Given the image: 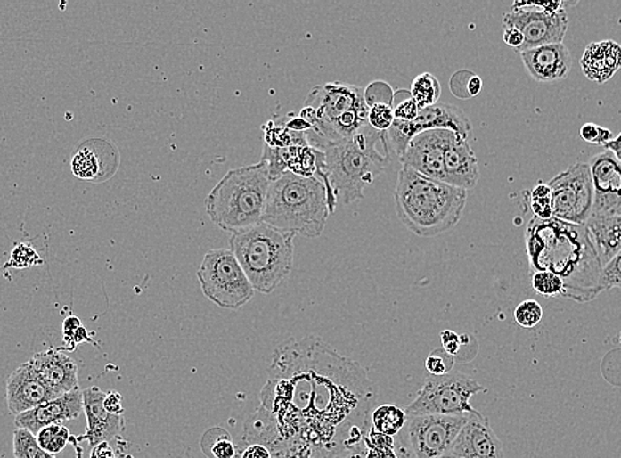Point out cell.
<instances>
[{
    "label": "cell",
    "instance_id": "6da1fadb",
    "mask_svg": "<svg viewBox=\"0 0 621 458\" xmlns=\"http://www.w3.org/2000/svg\"><path fill=\"white\" fill-rule=\"evenodd\" d=\"M373 383L357 362L317 337L274 353L262 410L278 432L273 458H331L363 446L371 429Z\"/></svg>",
    "mask_w": 621,
    "mask_h": 458
},
{
    "label": "cell",
    "instance_id": "7a4b0ae2",
    "mask_svg": "<svg viewBox=\"0 0 621 458\" xmlns=\"http://www.w3.org/2000/svg\"><path fill=\"white\" fill-rule=\"evenodd\" d=\"M530 274L549 271L565 282L563 298L579 303L601 295L603 263L584 225L533 217L525 230Z\"/></svg>",
    "mask_w": 621,
    "mask_h": 458
},
{
    "label": "cell",
    "instance_id": "3957f363",
    "mask_svg": "<svg viewBox=\"0 0 621 458\" xmlns=\"http://www.w3.org/2000/svg\"><path fill=\"white\" fill-rule=\"evenodd\" d=\"M466 189L418 174L402 166L394 201L402 224L420 237H437L455 227L467 204Z\"/></svg>",
    "mask_w": 621,
    "mask_h": 458
},
{
    "label": "cell",
    "instance_id": "277c9868",
    "mask_svg": "<svg viewBox=\"0 0 621 458\" xmlns=\"http://www.w3.org/2000/svg\"><path fill=\"white\" fill-rule=\"evenodd\" d=\"M330 214L327 189L319 178L287 172L270 184L262 222L289 234L317 238Z\"/></svg>",
    "mask_w": 621,
    "mask_h": 458
},
{
    "label": "cell",
    "instance_id": "5b68a950",
    "mask_svg": "<svg viewBox=\"0 0 621 458\" xmlns=\"http://www.w3.org/2000/svg\"><path fill=\"white\" fill-rule=\"evenodd\" d=\"M388 144L385 133L366 128L350 139L327 143L317 151L324 155L328 180L336 199L348 205L364 199V189L388 168V151H380L379 144Z\"/></svg>",
    "mask_w": 621,
    "mask_h": 458
},
{
    "label": "cell",
    "instance_id": "8992f818",
    "mask_svg": "<svg viewBox=\"0 0 621 458\" xmlns=\"http://www.w3.org/2000/svg\"><path fill=\"white\" fill-rule=\"evenodd\" d=\"M368 114L363 87L346 82L315 86L300 111V117L311 125L306 139L315 150L327 143L353 138L372 127Z\"/></svg>",
    "mask_w": 621,
    "mask_h": 458
},
{
    "label": "cell",
    "instance_id": "52a82bcc",
    "mask_svg": "<svg viewBox=\"0 0 621 458\" xmlns=\"http://www.w3.org/2000/svg\"><path fill=\"white\" fill-rule=\"evenodd\" d=\"M272 181L269 166L264 160L231 169L208 194V216L232 234L261 224Z\"/></svg>",
    "mask_w": 621,
    "mask_h": 458
},
{
    "label": "cell",
    "instance_id": "ba28073f",
    "mask_svg": "<svg viewBox=\"0 0 621 458\" xmlns=\"http://www.w3.org/2000/svg\"><path fill=\"white\" fill-rule=\"evenodd\" d=\"M294 234L261 222L232 234V252L256 292L269 295L294 267Z\"/></svg>",
    "mask_w": 621,
    "mask_h": 458
},
{
    "label": "cell",
    "instance_id": "9c48e42d",
    "mask_svg": "<svg viewBox=\"0 0 621 458\" xmlns=\"http://www.w3.org/2000/svg\"><path fill=\"white\" fill-rule=\"evenodd\" d=\"M197 279L202 293L220 308H241L256 293L231 249L208 251L197 271Z\"/></svg>",
    "mask_w": 621,
    "mask_h": 458
},
{
    "label": "cell",
    "instance_id": "30bf717a",
    "mask_svg": "<svg viewBox=\"0 0 621 458\" xmlns=\"http://www.w3.org/2000/svg\"><path fill=\"white\" fill-rule=\"evenodd\" d=\"M475 415V413H473ZM470 415L407 416L396 436L399 458H439L447 454Z\"/></svg>",
    "mask_w": 621,
    "mask_h": 458
},
{
    "label": "cell",
    "instance_id": "8fae6325",
    "mask_svg": "<svg viewBox=\"0 0 621 458\" xmlns=\"http://www.w3.org/2000/svg\"><path fill=\"white\" fill-rule=\"evenodd\" d=\"M486 388L462 372H453L443 377L426 378L414 402L406 408L407 416L473 415L478 411L470 405V397Z\"/></svg>",
    "mask_w": 621,
    "mask_h": 458
},
{
    "label": "cell",
    "instance_id": "7c38bea8",
    "mask_svg": "<svg viewBox=\"0 0 621 458\" xmlns=\"http://www.w3.org/2000/svg\"><path fill=\"white\" fill-rule=\"evenodd\" d=\"M554 201V218L585 225L592 216L593 188L588 163L573 164L547 184Z\"/></svg>",
    "mask_w": 621,
    "mask_h": 458
},
{
    "label": "cell",
    "instance_id": "4fadbf2b",
    "mask_svg": "<svg viewBox=\"0 0 621 458\" xmlns=\"http://www.w3.org/2000/svg\"><path fill=\"white\" fill-rule=\"evenodd\" d=\"M437 128L453 131L468 139L472 125L466 112L458 106L437 102L428 109L421 110L417 119L413 122L394 120L393 126L385 133L388 147L390 145L398 159H401L414 136L423 131L437 130Z\"/></svg>",
    "mask_w": 621,
    "mask_h": 458
},
{
    "label": "cell",
    "instance_id": "5bb4252c",
    "mask_svg": "<svg viewBox=\"0 0 621 458\" xmlns=\"http://www.w3.org/2000/svg\"><path fill=\"white\" fill-rule=\"evenodd\" d=\"M503 24L504 29L511 27L519 29L524 36V44L517 51L522 53L537 46L562 43L568 29V16L566 11L557 13L546 12L525 7L521 3L516 2L511 10L505 13Z\"/></svg>",
    "mask_w": 621,
    "mask_h": 458
},
{
    "label": "cell",
    "instance_id": "9a60e30c",
    "mask_svg": "<svg viewBox=\"0 0 621 458\" xmlns=\"http://www.w3.org/2000/svg\"><path fill=\"white\" fill-rule=\"evenodd\" d=\"M593 210L591 217L621 216V161L609 151L591 158Z\"/></svg>",
    "mask_w": 621,
    "mask_h": 458
},
{
    "label": "cell",
    "instance_id": "2e32d148",
    "mask_svg": "<svg viewBox=\"0 0 621 458\" xmlns=\"http://www.w3.org/2000/svg\"><path fill=\"white\" fill-rule=\"evenodd\" d=\"M453 131H423L412 139L401 160L402 166L423 176L445 183V153Z\"/></svg>",
    "mask_w": 621,
    "mask_h": 458
},
{
    "label": "cell",
    "instance_id": "e0dca14e",
    "mask_svg": "<svg viewBox=\"0 0 621 458\" xmlns=\"http://www.w3.org/2000/svg\"><path fill=\"white\" fill-rule=\"evenodd\" d=\"M447 454L461 458H504V446L480 413L468 416Z\"/></svg>",
    "mask_w": 621,
    "mask_h": 458
},
{
    "label": "cell",
    "instance_id": "ac0fdd59",
    "mask_svg": "<svg viewBox=\"0 0 621 458\" xmlns=\"http://www.w3.org/2000/svg\"><path fill=\"white\" fill-rule=\"evenodd\" d=\"M82 413L84 394L78 388L15 416V425L16 428L29 430L37 436L43 428L76 421Z\"/></svg>",
    "mask_w": 621,
    "mask_h": 458
},
{
    "label": "cell",
    "instance_id": "d6986e66",
    "mask_svg": "<svg viewBox=\"0 0 621 458\" xmlns=\"http://www.w3.org/2000/svg\"><path fill=\"white\" fill-rule=\"evenodd\" d=\"M5 397L8 411L18 416L59 397L41 380L31 364L26 362L8 377Z\"/></svg>",
    "mask_w": 621,
    "mask_h": 458
},
{
    "label": "cell",
    "instance_id": "ffe728a7",
    "mask_svg": "<svg viewBox=\"0 0 621 458\" xmlns=\"http://www.w3.org/2000/svg\"><path fill=\"white\" fill-rule=\"evenodd\" d=\"M72 172L86 181H105L116 174L119 153L113 143L105 139H89L73 153Z\"/></svg>",
    "mask_w": 621,
    "mask_h": 458
},
{
    "label": "cell",
    "instance_id": "44dd1931",
    "mask_svg": "<svg viewBox=\"0 0 621 458\" xmlns=\"http://www.w3.org/2000/svg\"><path fill=\"white\" fill-rule=\"evenodd\" d=\"M29 362L57 397L78 388V364L62 350L49 348L45 352L35 354Z\"/></svg>",
    "mask_w": 621,
    "mask_h": 458
},
{
    "label": "cell",
    "instance_id": "7402d4cb",
    "mask_svg": "<svg viewBox=\"0 0 621 458\" xmlns=\"http://www.w3.org/2000/svg\"><path fill=\"white\" fill-rule=\"evenodd\" d=\"M84 394V413L86 415L87 429L85 435L79 436L78 440L89 441L90 446H95L103 441H110L117 438L123 428L125 419L123 416L111 415L103 408L105 391L98 388L82 389Z\"/></svg>",
    "mask_w": 621,
    "mask_h": 458
},
{
    "label": "cell",
    "instance_id": "603a6c76",
    "mask_svg": "<svg viewBox=\"0 0 621 458\" xmlns=\"http://www.w3.org/2000/svg\"><path fill=\"white\" fill-rule=\"evenodd\" d=\"M519 54L532 78L538 82L568 78L573 68L570 51L563 43L537 46Z\"/></svg>",
    "mask_w": 621,
    "mask_h": 458
},
{
    "label": "cell",
    "instance_id": "cb8c5ba5",
    "mask_svg": "<svg viewBox=\"0 0 621 458\" xmlns=\"http://www.w3.org/2000/svg\"><path fill=\"white\" fill-rule=\"evenodd\" d=\"M480 178L478 161L468 139L453 133L445 153V183L456 188L470 189Z\"/></svg>",
    "mask_w": 621,
    "mask_h": 458
},
{
    "label": "cell",
    "instance_id": "d4e9b609",
    "mask_svg": "<svg viewBox=\"0 0 621 458\" xmlns=\"http://www.w3.org/2000/svg\"><path fill=\"white\" fill-rule=\"evenodd\" d=\"M583 74L591 81L606 84L621 70V45L614 40L588 44L581 59Z\"/></svg>",
    "mask_w": 621,
    "mask_h": 458
},
{
    "label": "cell",
    "instance_id": "484cf974",
    "mask_svg": "<svg viewBox=\"0 0 621 458\" xmlns=\"http://www.w3.org/2000/svg\"><path fill=\"white\" fill-rule=\"evenodd\" d=\"M584 226L590 232L603 266L621 252V216L591 217Z\"/></svg>",
    "mask_w": 621,
    "mask_h": 458
},
{
    "label": "cell",
    "instance_id": "4316f807",
    "mask_svg": "<svg viewBox=\"0 0 621 458\" xmlns=\"http://www.w3.org/2000/svg\"><path fill=\"white\" fill-rule=\"evenodd\" d=\"M406 421V413L396 405H380L371 413L372 429L393 438L404 429Z\"/></svg>",
    "mask_w": 621,
    "mask_h": 458
},
{
    "label": "cell",
    "instance_id": "83f0119b",
    "mask_svg": "<svg viewBox=\"0 0 621 458\" xmlns=\"http://www.w3.org/2000/svg\"><path fill=\"white\" fill-rule=\"evenodd\" d=\"M201 449L209 458H237L238 454L233 438L223 428L207 430L201 438Z\"/></svg>",
    "mask_w": 621,
    "mask_h": 458
},
{
    "label": "cell",
    "instance_id": "f1b7e54d",
    "mask_svg": "<svg viewBox=\"0 0 621 458\" xmlns=\"http://www.w3.org/2000/svg\"><path fill=\"white\" fill-rule=\"evenodd\" d=\"M410 94L421 110L428 109L439 102L442 86L439 79L431 73H422L415 77L410 87Z\"/></svg>",
    "mask_w": 621,
    "mask_h": 458
},
{
    "label": "cell",
    "instance_id": "f546056e",
    "mask_svg": "<svg viewBox=\"0 0 621 458\" xmlns=\"http://www.w3.org/2000/svg\"><path fill=\"white\" fill-rule=\"evenodd\" d=\"M73 436L64 424L48 425L37 435L41 448L52 456L64 451L65 446L72 441Z\"/></svg>",
    "mask_w": 621,
    "mask_h": 458
},
{
    "label": "cell",
    "instance_id": "4dcf8cb0",
    "mask_svg": "<svg viewBox=\"0 0 621 458\" xmlns=\"http://www.w3.org/2000/svg\"><path fill=\"white\" fill-rule=\"evenodd\" d=\"M364 446L365 458H399L396 438L376 432L372 427L364 438Z\"/></svg>",
    "mask_w": 621,
    "mask_h": 458
},
{
    "label": "cell",
    "instance_id": "1f68e13d",
    "mask_svg": "<svg viewBox=\"0 0 621 458\" xmlns=\"http://www.w3.org/2000/svg\"><path fill=\"white\" fill-rule=\"evenodd\" d=\"M12 449L15 458H56L41 448L34 433L21 428L13 432Z\"/></svg>",
    "mask_w": 621,
    "mask_h": 458
},
{
    "label": "cell",
    "instance_id": "d6a6232c",
    "mask_svg": "<svg viewBox=\"0 0 621 458\" xmlns=\"http://www.w3.org/2000/svg\"><path fill=\"white\" fill-rule=\"evenodd\" d=\"M530 207L535 217L540 219H550L554 216V201L552 189L547 184L540 183L533 188L530 193Z\"/></svg>",
    "mask_w": 621,
    "mask_h": 458
},
{
    "label": "cell",
    "instance_id": "836d02e7",
    "mask_svg": "<svg viewBox=\"0 0 621 458\" xmlns=\"http://www.w3.org/2000/svg\"><path fill=\"white\" fill-rule=\"evenodd\" d=\"M532 287L535 292L544 298H555L565 295V282L560 276L549 271H538L532 274Z\"/></svg>",
    "mask_w": 621,
    "mask_h": 458
},
{
    "label": "cell",
    "instance_id": "e575fe53",
    "mask_svg": "<svg viewBox=\"0 0 621 458\" xmlns=\"http://www.w3.org/2000/svg\"><path fill=\"white\" fill-rule=\"evenodd\" d=\"M513 317L521 328H535L543 317V306L535 300L522 301L514 309Z\"/></svg>",
    "mask_w": 621,
    "mask_h": 458
},
{
    "label": "cell",
    "instance_id": "d590c367",
    "mask_svg": "<svg viewBox=\"0 0 621 458\" xmlns=\"http://www.w3.org/2000/svg\"><path fill=\"white\" fill-rule=\"evenodd\" d=\"M394 118L402 122H413L417 119L421 109L413 100L412 94L407 90H398L394 93Z\"/></svg>",
    "mask_w": 621,
    "mask_h": 458
},
{
    "label": "cell",
    "instance_id": "8d00e7d4",
    "mask_svg": "<svg viewBox=\"0 0 621 458\" xmlns=\"http://www.w3.org/2000/svg\"><path fill=\"white\" fill-rule=\"evenodd\" d=\"M455 362L456 359L453 356L445 353L440 348V349H434L429 354L428 359H426V370L432 377H443V375L453 372Z\"/></svg>",
    "mask_w": 621,
    "mask_h": 458
},
{
    "label": "cell",
    "instance_id": "74e56055",
    "mask_svg": "<svg viewBox=\"0 0 621 458\" xmlns=\"http://www.w3.org/2000/svg\"><path fill=\"white\" fill-rule=\"evenodd\" d=\"M41 263L43 259L31 243H16L11 252V260L8 265L15 268H27L31 266H40Z\"/></svg>",
    "mask_w": 621,
    "mask_h": 458
},
{
    "label": "cell",
    "instance_id": "f35d334b",
    "mask_svg": "<svg viewBox=\"0 0 621 458\" xmlns=\"http://www.w3.org/2000/svg\"><path fill=\"white\" fill-rule=\"evenodd\" d=\"M368 122L372 127L380 133H387L388 128L393 126L394 120V109L393 105H388V103H376V105L368 107Z\"/></svg>",
    "mask_w": 621,
    "mask_h": 458
},
{
    "label": "cell",
    "instance_id": "ab89813d",
    "mask_svg": "<svg viewBox=\"0 0 621 458\" xmlns=\"http://www.w3.org/2000/svg\"><path fill=\"white\" fill-rule=\"evenodd\" d=\"M364 97L368 107L376 105V103H388L393 105L394 92L390 85L385 81H374L364 90Z\"/></svg>",
    "mask_w": 621,
    "mask_h": 458
},
{
    "label": "cell",
    "instance_id": "60d3db41",
    "mask_svg": "<svg viewBox=\"0 0 621 458\" xmlns=\"http://www.w3.org/2000/svg\"><path fill=\"white\" fill-rule=\"evenodd\" d=\"M599 287L601 292L612 288H621V252L603 266Z\"/></svg>",
    "mask_w": 621,
    "mask_h": 458
},
{
    "label": "cell",
    "instance_id": "b9f144b4",
    "mask_svg": "<svg viewBox=\"0 0 621 458\" xmlns=\"http://www.w3.org/2000/svg\"><path fill=\"white\" fill-rule=\"evenodd\" d=\"M440 341H442V349L453 356V358L458 359L461 356L462 349L473 341V337L468 336V334L461 336V334L447 329L440 333Z\"/></svg>",
    "mask_w": 621,
    "mask_h": 458
},
{
    "label": "cell",
    "instance_id": "7bdbcfd3",
    "mask_svg": "<svg viewBox=\"0 0 621 458\" xmlns=\"http://www.w3.org/2000/svg\"><path fill=\"white\" fill-rule=\"evenodd\" d=\"M579 134H581L583 141L591 143V144L603 145V147L615 138L611 130L595 125V123H585L582 126Z\"/></svg>",
    "mask_w": 621,
    "mask_h": 458
},
{
    "label": "cell",
    "instance_id": "ee69618b",
    "mask_svg": "<svg viewBox=\"0 0 621 458\" xmlns=\"http://www.w3.org/2000/svg\"><path fill=\"white\" fill-rule=\"evenodd\" d=\"M103 408L111 415L123 416L125 407H123L122 395L117 391L106 392L105 399H103Z\"/></svg>",
    "mask_w": 621,
    "mask_h": 458
},
{
    "label": "cell",
    "instance_id": "f6af8a7d",
    "mask_svg": "<svg viewBox=\"0 0 621 458\" xmlns=\"http://www.w3.org/2000/svg\"><path fill=\"white\" fill-rule=\"evenodd\" d=\"M237 458H273V454L267 446L261 444H249L243 446Z\"/></svg>",
    "mask_w": 621,
    "mask_h": 458
},
{
    "label": "cell",
    "instance_id": "bcb514c9",
    "mask_svg": "<svg viewBox=\"0 0 621 458\" xmlns=\"http://www.w3.org/2000/svg\"><path fill=\"white\" fill-rule=\"evenodd\" d=\"M81 326V321H79L78 316L65 318L64 323H62V339H64L65 347L69 344L70 339H72V337L75 336L76 331Z\"/></svg>",
    "mask_w": 621,
    "mask_h": 458
},
{
    "label": "cell",
    "instance_id": "7dc6e473",
    "mask_svg": "<svg viewBox=\"0 0 621 458\" xmlns=\"http://www.w3.org/2000/svg\"><path fill=\"white\" fill-rule=\"evenodd\" d=\"M503 38H504L506 45L511 46L514 51H519L524 44V36L519 29H511V27H505Z\"/></svg>",
    "mask_w": 621,
    "mask_h": 458
},
{
    "label": "cell",
    "instance_id": "c3c4849f",
    "mask_svg": "<svg viewBox=\"0 0 621 458\" xmlns=\"http://www.w3.org/2000/svg\"><path fill=\"white\" fill-rule=\"evenodd\" d=\"M90 458H117V456L113 446L109 444V441H103V443L93 446Z\"/></svg>",
    "mask_w": 621,
    "mask_h": 458
},
{
    "label": "cell",
    "instance_id": "681fc988",
    "mask_svg": "<svg viewBox=\"0 0 621 458\" xmlns=\"http://www.w3.org/2000/svg\"><path fill=\"white\" fill-rule=\"evenodd\" d=\"M481 89H483V81H481L480 77L476 76L475 73L470 74L467 82L468 97H476L481 92Z\"/></svg>",
    "mask_w": 621,
    "mask_h": 458
},
{
    "label": "cell",
    "instance_id": "f907efd6",
    "mask_svg": "<svg viewBox=\"0 0 621 458\" xmlns=\"http://www.w3.org/2000/svg\"><path fill=\"white\" fill-rule=\"evenodd\" d=\"M604 148H606L607 151H609V152L614 153V155L617 156V160L621 161V133L617 136V138H614L611 142L607 143V144L604 145Z\"/></svg>",
    "mask_w": 621,
    "mask_h": 458
},
{
    "label": "cell",
    "instance_id": "816d5d0a",
    "mask_svg": "<svg viewBox=\"0 0 621 458\" xmlns=\"http://www.w3.org/2000/svg\"><path fill=\"white\" fill-rule=\"evenodd\" d=\"M331 458H365V446H358V448L352 449V451L343 452V454H336V456Z\"/></svg>",
    "mask_w": 621,
    "mask_h": 458
},
{
    "label": "cell",
    "instance_id": "f5cc1de1",
    "mask_svg": "<svg viewBox=\"0 0 621 458\" xmlns=\"http://www.w3.org/2000/svg\"><path fill=\"white\" fill-rule=\"evenodd\" d=\"M439 458H461L458 456H453V454H445V456L439 457Z\"/></svg>",
    "mask_w": 621,
    "mask_h": 458
},
{
    "label": "cell",
    "instance_id": "db71d44e",
    "mask_svg": "<svg viewBox=\"0 0 621 458\" xmlns=\"http://www.w3.org/2000/svg\"><path fill=\"white\" fill-rule=\"evenodd\" d=\"M619 344H620V347H621V333L619 334Z\"/></svg>",
    "mask_w": 621,
    "mask_h": 458
}]
</instances>
